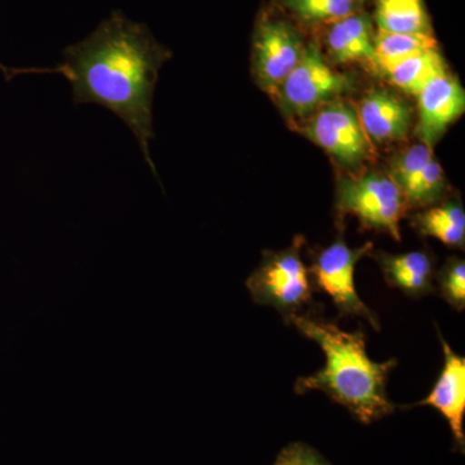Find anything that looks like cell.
Segmentation results:
<instances>
[{
  "mask_svg": "<svg viewBox=\"0 0 465 465\" xmlns=\"http://www.w3.org/2000/svg\"><path fill=\"white\" fill-rule=\"evenodd\" d=\"M173 57L148 26L114 11L84 41L64 50V63L45 72L70 82L75 104H96L121 118L133 131L153 173L154 139L153 96L161 67Z\"/></svg>",
  "mask_w": 465,
  "mask_h": 465,
  "instance_id": "1",
  "label": "cell"
},
{
  "mask_svg": "<svg viewBox=\"0 0 465 465\" xmlns=\"http://www.w3.org/2000/svg\"><path fill=\"white\" fill-rule=\"evenodd\" d=\"M287 322L316 341L326 356L323 369L296 381L299 394L323 391L366 424L394 411L396 407L388 399L387 378L397 360L372 361L367 354L363 332L344 331L314 314H293Z\"/></svg>",
  "mask_w": 465,
  "mask_h": 465,
  "instance_id": "2",
  "label": "cell"
},
{
  "mask_svg": "<svg viewBox=\"0 0 465 465\" xmlns=\"http://www.w3.org/2000/svg\"><path fill=\"white\" fill-rule=\"evenodd\" d=\"M353 88L348 75L332 69L314 43L273 94V99L290 121H304L324 104Z\"/></svg>",
  "mask_w": 465,
  "mask_h": 465,
  "instance_id": "3",
  "label": "cell"
},
{
  "mask_svg": "<svg viewBox=\"0 0 465 465\" xmlns=\"http://www.w3.org/2000/svg\"><path fill=\"white\" fill-rule=\"evenodd\" d=\"M247 289L256 302L269 305L289 320L299 314L313 295L309 269L300 258L299 246L266 256L262 265L250 275Z\"/></svg>",
  "mask_w": 465,
  "mask_h": 465,
  "instance_id": "4",
  "label": "cell"
},
{
  "mask_svg": "<svg viewBox=\"0 0 465 465\" xmlns=\"http://www.w3.org/2000/svg\"><path fill=\"white\" fill-rule=\"evenodd\" d=\"M409 206L391 176L381 173L345 177L338 186V208L356 216L367 229L385 232L401 241L400 222Z\"/></svg>",
  "mask_w": 465,
  "mask_h": 465,
  "instance_id": "5",
  "label": "cell"
},
{
  "mask_svg": "<svg viewBox=\"0 0 465 465\" xmlns=\"http://www.w3.org/2000/svg\"><path fill=\"white\" fill-rule=\"evenodd\" d=\"M302 133L344 167L358 168L375 155L357 110L342 101L317 109L302 122Z\"/></svg>",
  "mask_w": 465,
  "mask_h": 465,
  "instance_id": "6",
  "label": "cell"
},
{
  "mask_svg": "<svg viewBox=\"0 0 465 465\" xmlns=\"http://www.w3.org/2000/svg\"><path fill=\"white\" fill-rule=\"evenodd\" d=\"M371 250L370 242L360 249H351L344 241H335L317 256L309 273L312 283L331 298L341 316L365 318L379 331L378 316L360 298L354 283L357 262Z\"/></svg>",
  "mask_w": 465,
  "mask_h": 465,
  "instance_id": "7",
  "label": "cell"
},
{
  "mask_svg": "<svg viewBox=\"0 0 465 465\" xmlns=\"http://www.w3.org/2000/svg\"><path fill=\"white\" fill-rule=\"evenodd\" d=\"M302 36L290 23L266 18L253 39V75L262 90L273 96L277 88L304 56Z\"/></svg>",
  "mask_w": 465,
  "mask_h": 465,
  "instance_id": "8",
  "label": "cell"
},
{
  "mask_svg": "<svg viewBox=\"0 0 465 465\" xmlns=\"http://www.w3.org/2000/svg\"><path fill=\"white\" fill-rule=\"evenodd\" d=\"M419 99V124L416 134L425 145L433 148L446 128L463 114L465 94L457 79L445 74L425 85Z\"/></svg>",
  "mask_w": 465,
  "mask_h": 465,
  "instance_id": "9",
  "label": "cell"
},
{
  "mask_svg": "<svg viewBox=\"0 0 465 465\" xmlns=\"http://www.w3.org/2000/svg\"><path fill=\"white\" fill-rule=\"evenodd\" d=\"M442 342V371L434 384L433 390L423 401L421 406H432L445 416L459 445L464 446V412H465V360L458 356L440 333Z\"/></svg>",
  "mask_w": 465,
  "mask_h": 465,
  "instance_id": "10",
  "label": "cell"
},
{
  "mask_svg": "<svg viewBox=\"0 0 465 465\" xmlns=\"http://www.w3.org/2000/svg\"><path fill=\"white\" fill-rule=\"evenodd\" d=\"M357 113L372 143L400 142L405 139L411 124V108L384 90L370 91L361 100Z\"/></svg>",
  "mask_w": 465,
  "mask_h": 465,
  "instance_id": "11",
  "label": "cell"
},
{
  "mask_svg": "<svg viewBox=\"0 0 465 465\" xmlns=\"http://www.w3.org/2000/svg\"><path fill=\"white\" fill-rule=\"evenodd\" d=\"M327 56L335 64L374 63V39L371 20L356 12L323 25Z\"/></svg>",
  "mask_w": 465,
  "mask_h": 465,
  "instance_id": "12",
  "label": "cell"
},
{
  "mask_svg": "<svg viewBox=\"0 0 465 465\" xmlns=\"http://www.w3.org/2000/svg\"><path fill=\"white\" fill-rule=\"evenodd\" d=\"M378 260L391 287L402 291L410 298H421L433 292V262L428 253L420 251L402 255L382 253Z\"/></svg>",
  "mask_w": 465,
  "mask_h": 465,
  "instance_id": "13",
  "label": "cell"
},
{
  "mask_svg": "<svg viewBox=\"0 0 465 465\" xmlns=\"http://www.w3.org/2000/svg\"><path fill=\"white\" fill-rule=\"evenodd\" d=\"M379 30L394 34L432 35L430 17L421 0H375Z\"/></svg>",
  "mask_w": 465,
  "mask_h": 465,
  "instance_id": "14",
  "label": "cell"
},
{
  "mask_svg": "<svg viewBox=\"0 0 465 465\" xmlns=\"http://www.w3.org/2000/svg\"><path fill=\"white\" fill-rule=\"evenodd\" d=\"M391 84L418 96L421 90L437 76L448 74L445 61L439 50H430L405 58L385 70Z\"/></svg>",
  "mask_w": 465,
  "mask_h": 465,
  "instance_id": "15",
  "label": "cell"
},
{
  "mask_svg": "<svg viewBox=\"0 0 465 465\" xmlns=\"http://www.w3.org/2000/svg\"><path fill=\"white\" fill-rule=\"evenodd\" d=\"M430 50H437V42L433 35L394 34L379 30L374 39L372 66L384 73L394 64Z\"/></svg>",
  "mask_w": 465,
  "mask_h": 465,
  "instance_id": "16",
  "label": "cell"
},
{
  "mask_svg": "<svg viewBox=\"0 0 465 465\" xmlns=\"http://www.w3.org/2000/svg\"><path fill=\"white\" fill-rule=\"evenodd\" d=\"M415 226L424 235L437 238L448 246H464L465 213L460 204L430 208L415 216Z\"/></svg>",
  "mask_w": 465,
  "mask_h": 465,
  "instance_id": "17",
  "label": "cell"
},
{
  "mask_svg": "<svg viewBox=\"0 0 465 465\" xmlns=\"http://www.w3.org/2000/svg\"><path fill=\"white\" fill-rule=\"evenodd\" d=\"M282 3L300 20L321 26L361 11V0H282Z\"/></svg>",
  "mask_w": 465,
  "mask_h": 465,
  "instance_id": "18",
  "label": "cell"
},
{
  "mask_svg": "<svg viewBox=\"0 0 465 465\" xmlns=\"http://www.w3.org/2000/svg\"><path fill=\"white\" fill-rule=\"evenodd\" d=\"M445 188L442 167L434 159L425 166L421 173L403 192L407 204L425 206L439 200Z\"/></svg>",
  "mask_w": 465,
  "mask_h": 465,
  "instance_id": "19",
  "label": "cell"
},
{
  "mask_svg": "<svg viewBox=\"0 0 465 465\" xmlns=\"http://www.w3.org/2000/svg\"><path fill=\"white\" fill-rule=\"evenodd\" d=\"M432 159V148L430 146L425 143L411 146L399 155L391 164V179L403 193Z\"/></svg>",
  "mask_w": 465,
  "mask_h": 465,
  "instance_id": "20",
  "label": "cell"
},
{
  "mask_svg": "<svg viewBox=\"0 0 465 465\" xmlns=\"http://www.w3.org/2000/svg\"><path fill=\"white\" fill-rule=\"evenodd\" d=\"M440 292L442 298L457 311L465 308V262L451 259L446 262L439 274Z\"/></svg>",
  "mask_w": 465,
  "mask_h": 465,
  "instance_id": "21",
  "label": "cell"
},
{
  "mask_svg": "<svg viewBox=\"0 0 465 465\" xmlns=\"http://www.w3.org/2000/svg\"><path fill=\"white\" fill-rule=\"evenodd\" d=\"M287 465H326L312 450L302 446H292L280 458Z\"/></svg>",
  "mask_w": 465,
  "mask_h": 465,
  "instance_id": "22",
  "label": "cell"
},
{
  "mask_svg": "<svg viewBox=\"0 0 465 465\" xmlns=\"http://www.w3.org/2000/svg\"><path fill=\"white\" fill-rule=\"evenodd\" d=\"M0 69L5 70V78H7L8 81V72H11V70L7 69V67L0 65Z\"/></svg>",
  "mask_w": 465,
  "mask_h": 465,
  "instance_id": "23",
  "label": "cell"
},
{
  "mask_svg": "<svg viewBox=\"0 0 465 465\" xmlns=\"http://www.w3.org/2000/svg\"><path fill=\"white\" fill-rule=\"evenodd\" d=\"M277 465H287V464H284V463H283V461H282V460H281V459H280V460H278Z\"/></svg>",
  "mask_w": 465,
  "mask_h": 465,
  "instance_id": "24",
  "label": "cell"
}]
</instances>
